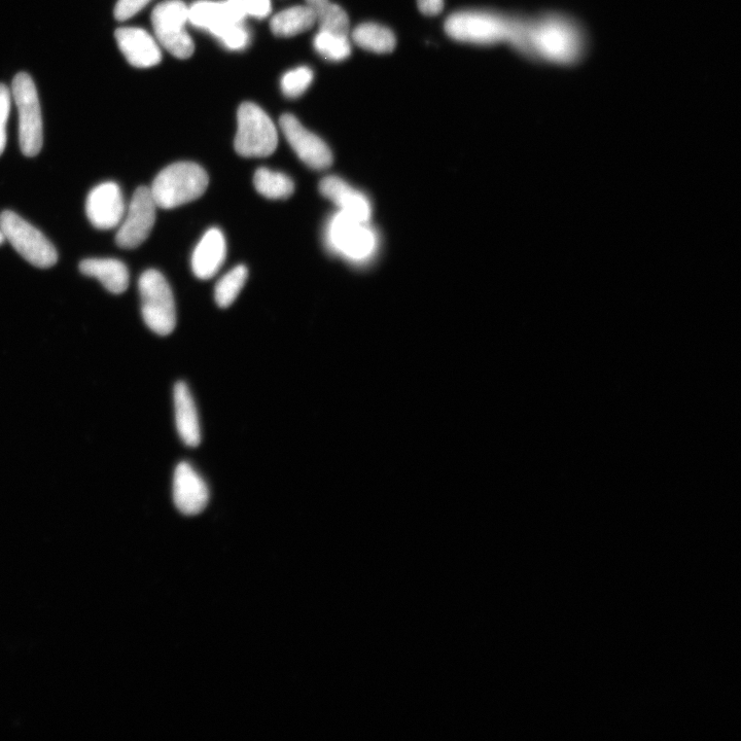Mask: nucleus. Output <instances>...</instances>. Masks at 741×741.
<instances>
[{
  "label": "nucleus",
  "mask_w": 741,
  "mask_h": 741,
  "mask_svg": "<svg viewBox=\"0 0 741 741\" xmlns=\"http://www.w3.org/2000/svg\"><path fill=\"white\" fill-rule=\"evenodd\" d=\"M586 50V34L574 19L553 13L527 20L525 56L571 66L584 58Z\"/></svg>",
  "instance_id": "f257e3e1"
},
{
  "label": "nucleus",
  "mask_w": 741,
  "mask_h": 741,
  "mask_svg": "<svg viewBox=\"0 0 741 741\" xmlns=\"http://www.w3.org/2000/svg\"><path fill=\"white\" fill-rule=\"evenodd\" d=\"M525 22L524 19L487 12H460L448 18L445 29L456 41L478 45L508 42L519 51Z\"/></svg>",
  "instance_id": "f03ea898"
},
{
  "label": "nucleus",
  "mask_w": 741,
  "mask_h": 741,
  "mask_svg": "<svg viewBox=\"0 0 741 741\" xmlns=\"http://www.w3.org/2000/svg\"><path fill=\"white\" fill-rule=\"evenodd\" d=\"M208 184V174L200 165L179 162L163 169L150 190L159 208L172 209L200 198Z\"/></svg>",
  "instance_id": "7ed1b4c3"
},
{
  "label": "nucleus",
  "mask_w": 741,
  "mask_h": 741,
  "mask_svg": "<svg viewBox=\"0 0 741 741\" xmlns=\"http://www.w3.org/2000/svg\"><path fill=\"white\" fill-rule=\"evenodd\" d=\"M325 241L332 253L354 264L369 262L378 249L377 234L369 223L358 221L341 211L327 224Z\"/></svg>",
  "instance_id": "20e7f679"
},
{
  "label": "nucleus",
  "mask_w": 741,
  "mask_h": 741,
  "mask_svg": "<svg viewBox=\"0 0 741 741\" xmlns=\"http://www.w3.org/2000/svg\"><path fill=\"white\" fill-rule=\"evenodd\" d=\"M234 148L244 158H266L277 149L278 134L269 116L253 102L240 105Z\"/></svg>",
  "instance_id": "39448f33"
},
{
  "label": "nucleus",
  "mask_w": 741,
  "mask_h": 741,
  "mask_svg": "<svg viewBox=\"0 0 741 741\" xmlns=\"http://www.w3.org/2000/svg\"><path fill=\"white\" fill-rule=\"evenodd\" d=\"M138 288L146 325L160 336L170 335L176 327V309L165 277L157 270H147L140 276Z\"/></svg>",
  "instance_id": "423d86ee"
},
{
  "label": "nucleus",
  "mask_w": 741,
  "mask_h": 741,
  "mask_svg": "<svg viewBox=\"0 0 741 741\" xmlns=\"http://www.w3.org/2000/svg\"><path fill=\"white\" fill-rule=\"evenodd\" d=\"M12 96L19 114V141L26 157L39 155L44 143L43 118L37 87L28 74H18L12 84Z\"/></svg>",
  "instance_id": "0eeeda50"
},
{
  "label": "nucleus",
  "mask_w": 741,
  "mask_h": 741,
  "mask_svg": "<svg viewBox=\"0 0 741 741\" xmlns=\"http://www.w3.org/2000/svg\"><path fill=\"white\" fill-rule=\"evenodd\" d=\"M0 229L6 240L31 265L50 268L58 261L53 243L37 228L11 210L0 215Z\"/></svg>",
  "instance_id": "6e6552de"
},
{
  "label": "nucleus",
  "mask_w": 741,
  "mask_h": 741,
  "mask_svg": "<svg viewBox=\"0 0 741 741\" xmlns=\"http://www.w3.org/2000/svg\"><path fill=\"white\" fill-rule=\"evenodd\" d=\"M189 21V8L182 0H167L152 13V23L160 44L179 59L190 58L194 43L185 26Z\"/></svg>",
  "instance_id": "1a4fd4ad"
},
{
  "label": "nucleus",
  "mask_w": 741,
  "mask_h": 741,
  "mask_svg": "<svg viewBox=\"0 0 741 741\" xmlns=\"http://www.w3.org/2000/svg\"><path fill=\"white\" fill-rule=\"evenodd\" d=\"M157 208L150 188L140 187L135 191L116 236L121 249H136L148 239L156 222Z\"/></svg>",
  "instance_id": "9d476101"
},
{
  "label": "nucleus",
  "mask_w": 741,
  "mask_h": 741,
  "mask_svg": "<svg viewBox=\"0 0 741 741\" xmlns=\"http://www.w3.org/2000/svg\"><path fill=\"white\" fill-rule=\"evenodd\" d=\"M280 128L300 160L315 170H325L333 163V154L325 141L307 130L293 115L280 118Z\"/></svg>",
  "instance_id": "9b49d317"
},
{
  "label": "nucleus",
  "mask_w": 741,
  "mask_h": 741,
  "mask_svg": "<svg viewBox=\"0 0 741 741\" xmlns=\"http://www.w3.org/2000/svg\"><path fill=\"white\" fill-rule=\"evenodd\" d=\"M125 213L124 197L116 183L100 184L87 197L86 214L90 223L98 230L119 227Z\"/></svg>",
  "instance_id": "f8f14e48"
},
{
  "label": "nucleus",
  "mask_w": 741,
  "mask_h": 741,
  "mask_svg": "<svg viewBox=\"0 0 741 741\" xmlns=\"http://www.w3.org/2000/svg\"><path fill=\"white\" fill-rule=\"evenodd\" d=\"M173 500L176 508L188 516L200 514L208 504L207 484L188 463H181L175 469Z\"/></svg>",
  "instance_id": "ddd939ff"
},
{
  "label": "nucleus",
  "mask_w": 741,
  "mask_h": 741,
  "mask_svg": "<svg viewBox=\"0 0 741 741\" xmlns=\"http://www.w3.org/2000/svg\"><path fill=\"white\" fill-rule=\"evenodd\" d=\"M115 37L121 52L132 66L149 68L160 63V48L146 30L122 27L117 29Z\"/></svg>",
  "instance_id": "4468645a"
},
{
  "label": "nucleus",
  "mask_w": 741,
  "mask_h": 741,
  "mask_svg": "<svg viewBox=\"0 0 741 741\" xmlns=\"http://www.w3.org/2000/svg\"><path fill=\"white\" fill-rule=\"evenodd\" d=\"M320 191L341 213L361 222H370L372 208L369 199L338 176L331 175L322 180Z\"/></svg>",
  "instance_id": "2eb2a0df"
},
{
  "label": "nucleus",
  "mask_w": 741,
  "mask_h": 741,
  "mask_svg": "<svg viewBox=\"0 0 741 741\" xmlns=\"http://www.w3.org/2000/svg\"><path fill=\"white\" fill-rule=\"evenodd\" d=\"M227 255V244L221 230H208L192 257V269L197 278L207 280L213 278L222 268Z\"/></svg>",
  "instance_id": "dca6fc26"
},
{
  "label": "nucleus",
  "mask_w": 741,
  "mask_h": 741,
  "mask_svg": "<svg viewBox=\"0 0 741 741\" xmlns=\"http://www.w3.org/2000/svg\"><path fill=\"white\" fill-rule=\"evenodd\" d=\"M176 430L185 445L197 447L201 442V429L197 408L188 385L180 381L174 386Z\"/></svg>",
  "instance_id": "f3484780"
},
{
  "label": "nucleus",
  "mask_w": 741,
  "mask_h": 741,
  "mask_svg": "<svg viewBox=\"0 0 741 741\" xmlns=\"http://www.w3.org/2000/svg\"><path fill=\"white\" fill-rule=\"evenodd\" d=\"M80 271L97 278L109 292L119 295L129 287V271L126 265L115 259H87L80 263Z\"/></svg>",
  "instance_id": "a211bd4d"
},
{
  "label": "nucleus",
  "mask_w": 741,
  "mask_h": 741,
  "mask_svg": "<svg viewBox=\"0 0 741 741\" xmlns=\"http://www.w3.org/2000/svg\"><path fill=\"white\" fill-rule=\"evenodd\" d=\"M316 24V17L307 6L287 9L271 20V30L279 38H291L303 33Z\"/></svg>",
  "instance_id": "6ab92c4d"
},
{
  "label": "nucleus",
  "mask_w": 741,
  "mask_h": 741,
  "mask_svg": "<svg viewBox=\"0 0 741 741\" xmlns=\"http://www.w3.org/2000/svg\"><path fill=\"white\" fill-rule=\"evenodd\" d=\"M352 39L359 47L378 54L393 52L397 44L392 30L375 23L358 26L352 33Z\"/></svg>",
  "instance_id": "aec40b11"
},
{
  "label": "nucleus",
  "mask_w": 741,
  "mask_h": 741,
  "mask_svg": "<svg viewBox=\"0 0 741 741\" xmlns=\"http://www.w3.org/2000/svg\"><path fill=\"white\" fill-rule=\"evenodd\" d=\"M254 185L258 193L272 200L288 199L295 192V184L290 176L266 167L256 171Z\"/></svg>",
  "instance_id": "412c9836"
},
{
  "label": "nucleus",
  "mask_w": 741,
  "mask_h": 741,
  "mask_svg": "<svg viewBox=\"0 0 741 741\" xmlns=\"http://www.w3.org/2000/svg\"><path fill=\"white\" fill-rule=\"evenodd\" d=\"M306 6L314 13L320 30L348 34L349 18L339 6L330 3V0H306Z\"/></svg>",
  "instance_id": "4be33fe9"
},
{
  "label": "nucleus",
  "mask_w": 741,
  "mask_h": 741,
  "mask_svg": "<svg viewBox=\"0 0 741 741\" xmlns=\"http://www.w3.org/2000/svg\"><path fill=\"white\" fill-rule=\"evenodd\" d=\"M249 277V271L243 265L236 266L223 276L216 286V302L221 308L230 307L239 296L245 282Z\"/></svg>",
  "instance_id": "5701e85b"
},
{
  "label": "nucleus",
  "mask_w": 741,
  "mask_h": 741,
  "mask_svg": "<svg viewBox=\"0 0 741 741\" xmlns=\"http://www.w3.org/2000/svg\"><path fill=\"white\" fill-rule=\"evenodd\" d=\"M314 48L330 61H342L349 57L351 46L347 35L320 30L314 38Z\"/></svg>",
  "instance_id": "b1692460"
},
{
  "label": "nucleus",
  "mask_w": 741,
  "mask_h": 741,
  "mask_svg": "<svg viewBox=\"0 0 741 741\" xmlns=\"http://www.w3.org/2000/svg\"><path fill=\"white\" fill-rule=\"evenodd\" d=\"M189 21L198 28L214 31L221 24L227 22L223 13L222 3L200 0L189 8ZM230 23V22H229Z\"/></svg>",
  "instance_id": "393cba45"
},
{
  "label": "nucleus",
  "mask_w": 741,
  "mask_h": 741,
  "mask_svg": "<svg viewBox=\"0 0 741 741\" xmlns=\"http://www.w3.org/2000/svg\"><path fill=\"white\" fill-rule=\"evenodd\" d=\"M211 34L215 35L224 46L232 51L244 49L250 42V33L242 23L225 22L217 27Z\"/></svg>",
  "instance_id": "a878e982"
},
{
  "label": "nucleus",
  "mask_w": 741,
  "mask_h": 741,
  "mask_svg": "<svg viewBox=\"0 0 741 741\" xmlns=\"http://www.w3.org/2000/svg\"><path fill=\"white\" fill-rule=\"evenodd\" d=\"M312 81V70L306 66L298 67L281 79L282 93L288 98H298L306 92Z\"/></svg>",
  "instance_id": "bb28decb"
},
{
  "label": "nucleus",
  "mask_w": 741,
  "mask_h": 741,
  "mask_svg": "<svg viewBox=\"0 0 741 741\" xmlns=\"http://www.w3.org/2000/svg\"><path fill=\"white\" fill-rule=\"evenodd\" d=\"M12 92L0 84V156L3 155L7 146V123L11 112Z\"/></svg>",
  "instance_id": "cd10ccee"
},
{
  "label": "nucleus",
  "mask_w": 741,
  "mask_h": 741,
  "mask_svg": "<svg viewBox=\"0 0 741 741\" xmlns=\"http://www.w3.org/2000/svg\"><path fill=\"white\" fill-rule=\"evenodd\" d=\"M152 0H119L115 8V18L118 21H126L143 10Z\"/></svg>",
  "instance_id": "c85d7f7f"
},
{
  "label": "nucleus",
  "mask_w": 741,
  "mask_h": 741,
  "mask_svg": "<svg viewBox=\"0 0 741 741\" xmlns=\"http://www.w3.org/2000/svg\"><path fill=\"white\" fill-rule=\"evenodd\" d=\"M222 8L226 21L230 23H242L247 16L243 0H225Z\"/></svg>",
  "instance_id": "c756f323"
},
{
  "label": "nucleus",
  "mask_w": 741,
  "mask_h": 741,
  "mask_svg": "<svg viewBox=\"0 0 741 741\" xmlns=\"http://www.w3.org/2000/svg\"><path fill=\"white\" fill-rule=\"evenodd\" d=\"M247 16L264 19L271 13L270 0H243Z\"/></svg>",
  "instance_id": "7c9ffc66"
},
{
  "label": "nucleus",
  "mask_w": 741,
  "mask_h": 741,
  "mask_svg": "<svg viewBox=\"0 0 741 741\" xmlns=\"http://www.w3.org/2000/svg\"><path fill=\"white\" fill-rule=\"evenodd\" d=\"M418 8L423 15L437 16L444 8V0H417Z\"/></svg>",
  "instance_id": "2f4dec72"
},
{
  "label": "nucleus",
  "mask_w": 741,
  "mask_h": 741,
  "mask_svg": "<svg viewBox=\"0 0 741 741\" xmlns=\"http://www.w3.org/2000/svg\"><path fill=\"white\" fill-rule=\"evenodd\" d=\"M5 241H6L5 235L2 229H0V244H3Z\"/></svg>",
  "instance_id": "473e14b6"
}]
</instances>
